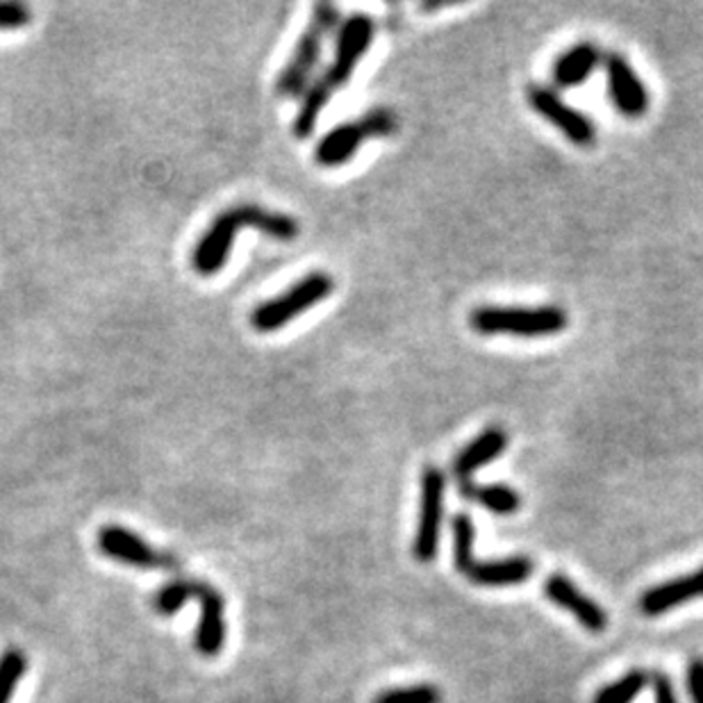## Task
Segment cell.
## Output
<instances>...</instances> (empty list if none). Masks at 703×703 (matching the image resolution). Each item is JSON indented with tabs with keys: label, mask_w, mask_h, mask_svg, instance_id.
<instances>
[{
	"label": "cell",
	"mask_w": 703,
	"mask_h": 703,
	"mask_svg": "<svg viewBox=\"0 0 703 703\" xmlns=\"http://www.w3.org/2000/svg\"><path fill=\"white\" fill-rule=\"evenodd\" d=\"M376 39V23L370 14H351L337 33L332 62L324 69V73L311 82V87L301 96V107L294 119V134L296 139L313 137L319 117L324 115L326 105L332 101L337 90H342L344 84L353 78L355 69L364 60V55L370 52Z\"/></svg>",
	"instance_id": "cell-1"
},
{
	"label": "cell",
	"mask_w": 703,
	"mask_h": 703,
	"mask_svg": "<svg viewBox=\"0 0 703 703\" xmlns=\"http://www.w3.org/2000/svg\"><path fill=\"white\" fill-rule=\"evenodd\" d=\"M242 229H253L276 242H294L301 233L298 221L290 214L267 210L256 203L233 206L216 214L208 231L201 235V239L196 242L191 250L194 271L203 278L216 276L226 267L237 233Z\"/></svg>",
	"instance_id": "cell-2"
},
{
	"label": "cell",
	"mask_w": 703,
	"mask_h": 703,
	"mask_svg": "<svg viewBox=\"0 0 703 703\" xmlns=\"http://www.w3.org/2000/svg\"><path fill=\"white\" fill-rule=\"evenodd\" d=\"M473 332L483 337H517V340H542L567 328L570 317L558 305L517 307V305H481L469 315Z\"/></svg>",
	"instance_id": "cell-3"
},
{
	"label": "cell",
	"mask_w": 703,
	"mask_h": 703,
	"mask_svg": "<svg viewBox=\"0 0 703 703\" xmlns=\"http://www.w3.org/2000/svg\"><path fill=\"white\" fill-rule=\"evenodd\" d=\"M337 23H340V10L330 3L315 5L311 21H307L305 31L301 33L288 65L276 78V94L280 98H298L311 87V80L321 60L324 46Z\"/></svg>",
	"instance_id": "cell-4"
},
{
	"label": "cell",
	"mask_w": 703,
	"mask_h": 703,
	"mask_svg": "<svg viewBox=\"0 0 703 703\" xmlns=\"http://www.w3.org/2000/svg\"><path fill=\"white\" fill-rule=\"evenodd\" d=\"M335 292V280L326 271H313L285 292H280L273 298L262 301L256 311L250 313V326L262 335L283 330L288 324L296 321L313 307L324 303Z\"/></svg>",
	"instance_id": "cell-5"
},
{
	"label": "cell",
	"mask_w": 703,
	"mask_h": 703,
	"mask_svg": "<svg viewBox=\"0 0 703 703\" xmlns=\"http://www.w3.org/2000/svg\"><path fill=\"white\" fill-rule=\"evenodd\" d=\"M399 130V119L387 107H374L360 119L347 121L328 130L315 149V160L324 168H340L349 164L364 142L391 137Z\"/></svg>",
	"instance_id": "cell-6"
},
{
	"label": "cell",
	"mask_w": 703,
	"mask_h": 703,
	"mask_svg": "<svg viewBox=\"0 0 703 703\" xmlns=\"http://www.w3.org/2000/svg\"><path fill=\"white\" fill-rule=\"evenodd\" d=\"M98 551L109 560L121 562L126 567L134 570H162V572H178L180 558L172 551H157L137 532L119 526L107 524L96 536Z\"/></svg>",
	"instance_id": "cell-7"
},
{
	"label": "cell",
	"mask_w": 703,
	"mask_h": 703,
	"mask_svg": "<svg viewBox=\"0 0 703 703\" xmlns=\"http://www.w3.org/2000/svg\"><path fill=\"white\" fill-rule=\"evenodd\" d=\"M528 105L536 109L544 121H549L562 137L578 149H589L597 142V128L593 119L585 117L581 109L570 105L555 90L542 87V84H530L526 92Z\"/></svg>",
	"instance_id": "cell-8"
},
{
	"label": "cell",
	"mask_w": 703,
	"mask_h": 703,
	"mask_svg": "<svg viewBox=\"0 0 703 703\" xmlns=\"http://www.w3.org/2000/svg\"><path fill=\"white\" fill-rule=\"evenodd\" d=\"M444 492L446 476L440 467H426L421 473V501H419V524L412 542V555L419 562H431L437 558L440 532L444 519Z\"/></svg>",
	"instance_id": "cell-9"
},
{
	"label": "cell",
	"mask_w": 703,
	"mask_h": 703,
	"mask_svg": "<svg viewBox=\"0 0 703 703\" xmlns=\"http://www.w3.org/2000/svg\"><path fill=\"white\" fill-rule=\"evenodd\" d=\"M606 82L608 96L614 109L624 119H642L649 112L652 96L644 80L637 75L633 65L620 52H608L606 58Z\"/></svg>",
	"instance_id": "cell-10"
},
{
	"label": "cell",
	"mask_w": 703,
	"mask_h": 703,
	"mask_svg": "<svg viewBox=\"0 0 703 703\" xmlns=\"http://www.w3.org/2000/svg\"><path fill=\"white\" fill-rule=\"evenodd\" d=\"M544 595L553 606L572 612L576 617V622L585 631H589V633L606 631V626H608L606 610L595 599L583 595L572 578L562 576V574L549 576L544 581Z\"/></svg>",
	"instance_id": "cell-11"
},
{
	"label": "cell",
	"mask_w": 703,
	"mask_h": 703,
	"mask_svg": "<svg viewBox=\"0 0 703 703\" xmlns=\"http://www.w3.org/2000/svg\"><path fill=\"white\" fill-rule=\"evenodd\" d=\"M196 601L201 604V620L196 626L194 646L201 656L214 658L223 649V642H226V614H223L226 604H223L219 589L206 581H201Z\"/></svg>",
	"instance_id": "cell-12"
},
{
	"label": "cell",
	"mask_w": 703,
	"mask_h": 703,
	"mask_svg": "<svg viewBox=\"0 0 703 703\" xmlns=\"http://www.w3.org/2000/svg\"><path fill=\"white\" fill-rule=\"evenodd\" d=\"M701 597H703V567L688 576H679L646 589L640 599V610L646 617H658L663 612H669Z\"/></svg>",
	"instance_id": "cell-13"
},
{
	"label": "cell",
	"mask_w": 703,
	"mask_h": 703,
	"mask_svg": "<svg viewBox=\"0 0 703 703\" xmlns=\"http://www.w3.org/2000/svg\"><path fill=\"white\" fill-rule=\"evenodd\" d=\"M511 437L501 426H490L483 433H478L469 444L460 448V454L454 458L452 471L458 481H471V476L483 469L485 465L494 462L505 448H508Z\"/></svg>",
	"instance_id": "cell-14"
},
{
	"label": "cell",
	"mask_w": 703,
	"mask_h": 703,
	"mask_svg": "<svg viewBox=\"0 0 703 703\" xmlns=\"http://www.w3.org/2000/svg\"><path fill=\"white\" fill-rule=\"evenodd\" d=\"M599 62V46L595 42H578L558 55L551 67V80L558 90H574L595 73Z\"/></svg>",
	"instance_id": "cell-15"
},
{
	"label": "cell",
	"mask_w": 703,
	"mask_h": 703,
	"mask_svg": "<svg viewBox=\"0 0 703 703\" xmlns=\"http://www.w3.org/2000/svg\"><path fill=\"white\" fill-rule=\"evenodd\" d=\"M465 576L483 587H515L532 576V560L526 555H511L488 562L476 560Z\"/></svg>",
	"instance_id": "cell-16"
},
{
	"label": "cell",
	"mask_w": 703,
	"mask_h": 703,
	"mask_svg": "<svg viewBox=\"0 0 703 703\" xmlns=\"http://www.w3.org/2000/svg\"><path fill=\"white\" fill-rule=\"evenodd\" d=\"M460 496L469 499L478 505H483L485 511L501 515V517H511L517 515L522 508V496L517 490L503 483H492V485H478L471 481L460 483Z\"/></svg>",
	"instance_id": "cell-17"
},
{
	"label": "cell",
	"mask_w": 703,
	"mask_h": 703,
	"mask_svg": "<svg viewBox=\"0 0 703 703\" xmlns=\"http://www.w3.org/2000/svg\"><path fill=\"white\" fill-rule=\"evenodd\" d=\"M199 587H201V581H191V578H176L172 583H166L153 597V610L162 617H172L178 610H183L187 601L196 599Z\"/></svg>",
	"instance_id": "cell-18"
},
{
	"label": "cell",
	"mask_w": 703,
	"mask_h": 703,
	"mask_svg": "<svg viewBox=\"0 0 703 703\" xmlns=\"http://www.w3.org/2000/svg\"><path fill=\"white\" fill-rule=\"evenodd\" d=\"M452 530H454V565L465 576L476 562V555H473L476 528H473V522L469 515L458 513L452 519Z\"/></svg>",
	"instance_id": "cell-19"
},
{
	"label": "cell",
	"mask_w": 703,
	"mask_h": 703,
	"mask_svg": "<svg viewBox=\"0 0 703 703\" xmlns=\"http://www.w3.org/2000/svg\"><path fill=\"white\" fill-rule=\"evenodd\" d=\"M646 683H649V673L642 669H633L620 681L601 688L593 703H633Z\"/></svg>",
	"instance_id": "cell-20"
},
{
	"label": "cell",
	"mask_w": 703,
	"mask_h": 703,
	"mask_svg": "<svg viewBox=\"0 0 703 703\" xmlns=\"http://www.w3.org/2000/svg\"><path fill=\"white\" fill-rule=\"evenodd\" d=\"M25 669H27V658L21 649H16V646H12V649H8L3 656H0V703H10Z\"/></svg>",
	"instance_id": "cell-21"
},
{
	"label": "cell",
	"mask_w": 703,
	"mask_h": 703,
	"mask_svg": "<svg viewBox=\"0 0 703 703\" xmlns=\"http://www.w3.org/2000/svg\"><path fill=\"white\" fill-rule=\"evenodd\" d=\"M374 703H442V690L429 683L408 686V688H391L380 692Z\"/></svg>",
	"instance_id": "cell-22"
},
{
	"label": "cell",
	"mask_w": 703,
	"mask_h": 703,
	"mask_svg": "<svg viewBox=\"0 0 703 703\" xmlns=\"http://www.w3.org/2000/svg\"><path fill=\"white\" fill-rule=\"evenodd\" d=\"M33 14L23 3L16 0H0V31H21L31 25Z\"/></svg>",
	"instance_id": "cell-23"
},
{
	"label": "cell",
	"mask_w": 703,
	"mask_h": 703,
	"mask_svg": "<svg viewBox=\"0 0 703 703\" xmlns=\"http://www.w3.org/2000/svg\"><path fill=\"white\" fill-rule=\"evenodd\" d=\"M649 683H652V690H654V699H656V703H679L677 690H673V683H671V679L667 677V673H663V671L652 673V677H649Z\"/></svg>",
	"instance_id": "cell-24"
},
{
	"label": "cell",
	"mask_w": 703,
	"mask_h": 703,
	"mask_svg": "<svg viewBox=\"0 0 703 703\" xmlns=\"http://www.w3.org/2000/svg\"><path fill=\"white\" fill-rule=\"evenodd\" d=\"M688 692L692 703H703V658H694L688 665Z\"/></svg>",
	"instance_id": "cell-25"
}]
</instances>
